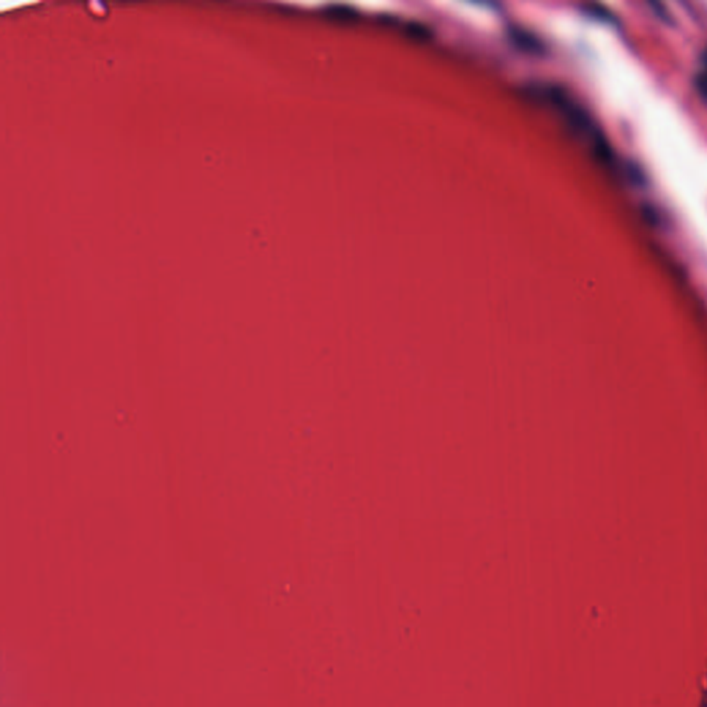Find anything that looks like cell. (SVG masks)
<instances>
[{
	"label": "cell",
	"mask_w": 707,
	"mask_h": 707,
	"mask_svg": "<svg viewBox=\"0 0 707 707\" xmlns=\"http://www.w3.org/2000/svg\"><path fill=\"white\" fill-rule=\"evenodd\" d=\"M702 62H704V68H702V69H705V71H707V50L705 51V52H704V57H702Z\"/></svg>",
	"instance_id": "3"
},
{
	"label": "cell",
	"mask_w": 707,
	"mask_h": 707,
	"mask_svg": "<svg viewBox=\"0 0 707 707\" xmlns=\"http://www.w3.org/2000/svg\"><path fill=\"white\" fill-rule=\"evenodd\" d=\"M590 13L596 17V18H600V20H604V21H608V22H615L616 21V17L606 8L603 6H594L593 10H590Z\"/></svg>",
	"instance_id": "1"
},
{
	"label": "cell",
	"mask_w": 707,
	"mask_h": 707,
	"mask_svg": "<svg viewBox=\"0 0 707 707\" xmlns=\"http://www.w3.org/2000/svg\"><path fill=\"white\" fill-rule=\"evenodd\" d=\"M696 89L698 92L707 99V71L702 69L696 76Z\"/></svg>",
	"instance_id": "2"
}]
</instances>
